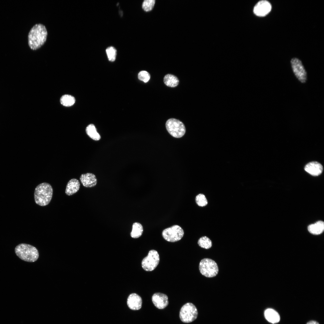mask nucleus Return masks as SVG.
<instances>
[{"label": "nucleus", "instance_id": "obj_1", "mask_svg": "<svg viewBox=\"0 0 324 324\" xmlns=\"http://www.w3.org/2000/svg\"><path fill=\"white\" fill-rule=\"evenodd\" d=\"M47 35L45 26L41 24L34 25L28 35V43L31 49L35 50L40 47L46 40Z\"/></svg>", "mask_w": 324, "mask_h": 324}, {"label": "nucleus", "instance_id": "obj_2", "mask_svg": "<svg viewBox=\"0 0 324 324\" xmlns=\"http://www.w3.org/2000/svg\"><path fill=\"white\" fill-rule=\"evenodd\" d=\"M53 189L51 185L46 182L38 185L35 188L34 197L35 203L41 206H45L50 202L52 196Z\"/></svg>", "mask_w": 324, "mask_h": 324}, {"label": "nucleus", "instance_id": "obj_3", "mask_svg": "<svg viewBox=\"0 0 324 324\" xmlns=\"http://www.w3.org/2000/svg\"><path fill=\"white\" fill-rule=\"evenodd\" d=\"M15 251L20 259L29 262L36 261L39 256L38 251L35 247L25 243L20 244L16 246Z\"/></svg>", "mask_w": 324, "mask_h": 324}, {"label": "nucleus", "instance_id": "obj_4", "mask_svg": "<svg viewBox=\"0 0 324 324\" xmlns=\"http://www.w3.org/2000/svg\"><path fill=\"white\" fill-rule=\"evenodd\" d=\"M199 269L200 273L207 278L216 276L218 272V267L216 262L208 258H204L200 262Z\"/></svg>", "mask_w": 324, "mask_h": 324}, {"label": "nucleus", "instance_id": "obj_5", "mask_svg": "<svg viewBox=\"0 0 324 324\" xmlns=\"http://www.w3.org/2000/svg\"><path fill=\"white\" fill-rule=\"evenodd\" d=\"M166 129L172 136L177 138L181 137L184 134L186 129L184 124L180 120L170 118L166 123Z\"/></svg>", "mask_w": 324, "mask_h": 324}, {"label": "nucleus", "instance_id": "obj_6", "mask_svg": "<svg viewBox=\"0 0 324 324\" xmlns=\"http://www.w3.org/2000/svg\"><path fill=\"white\" fill-rule=\"evenodd\" d=\"M198 315L197 309L193 304L188 302L184 304L179 312V317L184 323H190L195 320Z\"/></svg>", "mask_w": 324, "mask_h": 324}, {"label": "nucleus", "instance_id": "obj_7", "mask_svg": "<svg viewBox=\"0 0 324 324\" xmlns=\"http://www.w3.org/2000/svg\"><path fill=\"white\" fill-rule=\"evenodd\" d=\"M184 235V231L179 226L174 225L163 230L162 236L166 241L175 242L181 240Z\"/></svg>", "mask_w": 324, "mask_h": 324}, {"label": "nucleus", "instance_id": "obj_8", "mask_svg": "<svg viewBox=\"0 0 324 324\" xmlns=\"http://www.w3.org/2000/svg\"><path fill=\"white\" fill-rule=\"evenodd\" d=\"M160 257L158 252L154 250H150L148 255L142 262V268L146 271H152L157 267L159 263Z\"/></svg>", "mask_w": 324, "mask_h": 324}, {"label": "nucleus", "instance_id": "obj_9", "mask_svg": "<svg viewBox=\"0 0 324 324\" xmlns=\"http://www.w3.org/2000/svg\"><path fill=\"white\" fill-rule=\"evenodd\" d=\"M291 64L296 77L301 83H305L307 80V73L301 60L296 58H293L291 60Z\"/></svg>", "mask_w": 324, "mask_h": 324}, {"label": "nucleus", "instance_id": "obj_10", "mask_svg": "<svg viewBox=\"0 0 324 324\" xmlns=\"http://www.w3.org/2000/svg\"><path fill=\"white\" fill-rule=\"evenodd\" d=\"M272 5L270 3L266 0H261L258 2L253 9V12L257 16H265L271 11Z\"/></svg>", "mask_w": 324, "mask_h": 324}, {"label": "nucleus", "instance_id": "obj_11", "mask_svg": "<svg viewBox=\"0 0 324 324\" xmlns=\"http://www.w3.org/2000/svg\"><path fill=\"white\" fill-rule=\"evenodd\" d=\"M168 297L164 293L160 292L154 293L152 297V301L154 306L159 309H163L168 304Z\"/></svg>", "mask_w": 324, "mask_h": 324}, {"label": "nucleus", "instance_id": "obj_12", "mask_svg": "<svg viewBox=\"0 0 324 324\" xmlns=\"http://www.w3.org/2000/svg\"><path fill=\"white\" fill-rule=\"evenodd\" d=\"M127 302L128 305L130 309L136 310L141 308L142 301L140 296L136 293H133L129 296Z\"/></svg>", "mask_w": 324, "mask_h": 324}, {"label": "nucleus", "instance_id": "obj_13", "mask_svg": "<svg viewBox=\"0 0 324 324\" xmlns=\"http://www.w3.org/2000/svg\"><path fill=\"white\" fill-rule=\"evenodd\" d=\"M80 180L83 185L86 188L94 187L97 182L95 176L91 173L82 174L80 177Z\"/></svg>", "mask_w": 324, "mask_h": 324}, {"label": "nucleus", "instance_id": "obj_14", "mask_svg": "<svg viewBox=\"0 0 324 324\" xmlns=\"http://www.w3.org/2000/svg\"><path fill=\"white\" fill-rule=\"evenodd\" d=\"M323 169L322 165L316 161L310 162L307 164L304 167V170L306 171L314 176L320 175L322 172Z\"/></svg>", "mask_w": 324, "mask_h": 324}, {"label": "nucleus", "instance_id": "obj_15", "mask_svg": "<svg viewBox=\"0 0 324 324\" xmlns=\"http://www.w3.org/2000/svg\"><path fill=\"white\" fill-rule=\"evenodd\" d=\"M80 186V184L78 180L72 178L69 181L67 184L65 193L67 195H72L78 191Z\"/></svg>", "mask_w": 324, "mask_h": 324}, {"label": "nucleus", "instance_id": "obj_16", "mask_svg": "<svg viewBox=\"0 0 324 324\" xmlns=\"http://www.w3.org/2000/svg\"><path fill=\"white\" fill-rule=\"evenodd\" d=\"M264 316L266 320L272 323H278L280 320V316L278 313L272 309H266L264 312Z\"/></svg>", "mask_w": 324, "mask_h": 324}, {"label": "nucleus", "instance_id": "obj_17", "mask_svg": "<svg viewBox=\"0 0 324 324\" xmlns=\"http://www.w3.org/2000/svg\"><path fill=\"white\" fill-rule=\"evenodd\" d=\"M324 230V222L320 220L310 224L308 227V230L309 232L314 235L320 234L323 232Z\"/></svg>", "mask_w": 324, "mask_h": 324}, {"label": "nucleus", "instance_id": "obj_18", "mask_svg": "<svg viewBox=\"0 0 324 324\" xmlns=\"http://www.w3.org/2000/svg\"><path fill=\"white\" fill-rule=\"evenodd\" d=\"M164 82L167 86L173 88L177 86L179 82L178 78L175 76L170 74H167L164 78Z\"/></svg>", "mask_w": 324, "mask_h": 324}, {"label": "nucleus", "instance_id": "obj_19", "mask_svg": "<svg viewBox=\"0 0 324 324\" xmlns=\"http://www.w3.org/2000/svg\"><path fill=\"white\" fill-rule=\"evenodd\" d=\"M86 131L87 135L91 139L95 141H98L101 136L97 131L94 125L90 124L86 127Z\"/></svg>", "mask_w": 324, "mask_h": 324}, {"label": "nucleus", "instance_id": "obj_20", "mask_svg": "<svg viewBox=\"0 0 324 324\" xmlns=\"http://www.w3.org/2000/svg\"><path fill=\"white\" fill-rule=\"evenodd\" d=\"M143 231V228L142 225L139 223L135 222L133 224L130 236L133 238H138L142 235Z\"/></svg>", "mask_w": 324, "mask_h": 324}, {"label": "nucleus", "instance_id": "obj_21", "mask_svg": "<svg viewBox=\"0 0 324 324\" xmlns=\"http://www.w3.org/2000/svg\"><path fill=\"white\" fill-rule=\"evenodd\" d=\"M60 101L63 105L65 106H70L74 104L75 100L73 96L69 94H65L61 97Z\"/></svg>", "mask_w": 324, "mask_h": 324}, {"label": "nucleus", "instance_id": "obj_22", "mask_svg": "<svg viewBox=\"0 0 324 324\" xmlns=\"http://www.w3.org/2000/svg\"><path fill=\"white\" fill-rule=\"evenodd\" d=\"M198 244L201 247L205 249H209L212 245L211 240L206 236L201 237L198 241Z\"/></svg>", "mask_w": 324, "mask_h": 324}, {"label": "nucleus", "instance_id": "obj_23", "mask_svg": "<svg viewBox=\"0 0 324 324\" xmlns=\"http://www.w3.org/2000/svg\"><path fill=\"white\" fill-rule=\"evenodd\" d=\"M106 51L109 60L112 62L115 61L117 53L116 49L114 47L111 46L108 47Z\"/></svg>", "mask_w": 324, "mask_h": 324}, {"label": "nucleus", "instance_id": "obj_24", "mask_svg": "<svg viewBox=\"0 0 324 324\" xmlns=\"http://www.w3.org/2000/svg\"><path fill=\"white\" fill-rule=\"evenodd\" d=\"M195 201L197 204L201 207L205 206L208 204V201L205 196L202 194H199L196 196Z\"/></svg>", "mask_w": 324, "mask_h": 324}, {"label": "nucleus", "instance_id": "obj_25", "mask_svg": "<svg viewBox=\"0 0 324 324\" xmlns=\"http://www.w3.org/2000/svg\"><path fill=\"white\" fill-rule=\"evenodd\" d=\"M155 3L154 0H145L142 4V8L146 11L151 10L153 8Z\"/></svg>", "mask_w": 324, "mask_h": 324}, {"label": "nucleus", "instance_id": "obj_26", "mask_svg": "<svg viewBox=\"0 0 324 324\" xmlns=\"http://www.w3.org/2000/svg\"><path fill=\"white\" fill-rule=\"evenodd\" d=\"M138 78L139 80L146 83L149 80L150 75L147 71L142 70L140 71L138 74Z\"/></svg>", "mask_w": 324, "mask_h": 324}, {"label": "nucleus", "instance_id": "obj_27", "mask_svg": "<svg viewBox=\"0 0 324 324\" xmlns=\"http://www.w3.org/2000/svg\"><path fill=\"white\" fill-rule=\"evenodd\" d=\"M307 324H319L317 322L314 321H310L308 322Z\"/></svg>", "mask_w": 324, "mask_h": 324}]
</instances>
